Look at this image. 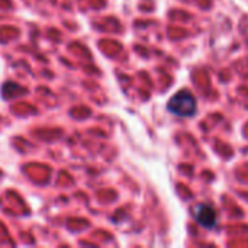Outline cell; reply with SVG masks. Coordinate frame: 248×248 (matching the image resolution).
Masks as SVG:
<instances>
[{
  "label": "cell",
  "mask_w": 248,
  "mask_h": 248,
  "mask_svg": "<svg viewBox=\"0 0 248 248\" xmlns=\"http://www.w3.org/2000/svg\"><path fill=\"white\" fill-rule=\"evenodd\" d=\"M195 218L201 225H203L206 228H212L217 224V214L208 205H201L195 212Z\"/></svg>",
  "instance_id": "2"
},
{
  "label": "cell",
  "mask_w": 248,
  "mask_h": 248,
  "mask_svg": "<svg viewBox=\"0 0 248 248\" xmlns=\"http://www.w3.org/2000/svg\"><path fill=\"white\" fill-rule=\"evenodd\" d=\"M167 108L176 116L189 118V116H193L196 112V99L190 92L182 90L170 99Z\"/></svg>",
  "instance_id": "1"
}]
</instances>
